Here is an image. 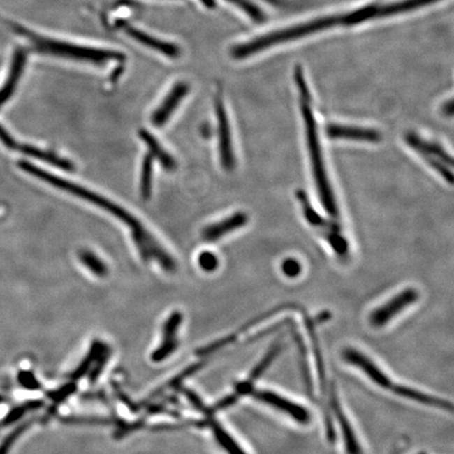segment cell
<instances>
[{
	"instance_id": "1",
	"label": "cell",
	"mask_w": 454,
	"mask_h": 454,
	"mask_svg": "<svg viewBox=\"0 0 454 454\" xmlns=\"http://www.w3.org/2000/svg\"><path fill=\"white\" fill-rule=\"evenodd\" d=\"M18 166L28 174L49 183L52 186L57 187L61 191H68V193H72V195L76 196L80 199L87 200L89 203L106 210L112 216H115L116 218L119 219L124 224L130 227L133 239H134V242L136 243L137 249H138L142 260H145V262L156 261L168 272H174L176 270V263H175L174 259L162 249L161 245L145 230V226L134 216H132L128 210L122 208V206L114 203V202L106 199V198L102 197V196L98 195V193H94V191L80 186V185L75 184L71 181L64 180V179L59 178L55 175L50 174V173L41 170L38 166H34L30 162H18Z\"/></svg>"
},
{
	"instance_id": "2",
	"label": "cell",
	"mask_w": 454,
	"mask_h": 454,
	"mask_svg": "<svg viewBox=\"0 0 454 454\" xmlns=\"http://www.w3.org/2000/svg\"><path fill=\"white\" fill-rule=\"evenodd\" d=\"M293 79L299 93L300 110L305 124L306 142H307L308 154H309L310 164H312V175L316 183V191L324 210L333 217L339 216V208L335 202V195L329 182L328 175L325 166L323 157L322 147L318 135L316 117L312 108V98L310 95L309 87L306 81L305 74L301 66H297L293 70Z\"/></svg>"
},
{
	"instance_id": "3",
	"label": "cell",
	"mask_w": 454,
	"mask_h": 454,
	"mask_svg": "<svg viewBox=\"0 0 454 454\" xmlns=\"http://www.w3.org/2000/svg\"><path fill=\"white\" fill-rule=\"evenodd\" d=\"M3 26L10 29L16 35L18 34L30 41L35 51L41 54H45V55L56 56V57L94 64H104L110 61H124L126 58L120 52L85 47V45H74V43H66V41L41 36L36 33L31 32L28 29L22 28L20 24H11L10 22H3Z\"/></svg>"
},
{
	"instance_id": "4",
	"label": "cell",
	"mask_w": 454,
	"mask_h": 454,
	"mask_svg": "<svg viewBox=\"0 0 454 454\" xmlns=\"http://www.w3.org/2000/svg\"><path fill=\"white\" fill-rule=\"evenodd\" d=\"M341 18H342V14L324 16V17L316 18V20H309L304 24H297V26L268 33V34L257 37L253 41L236 45L230 51V55L234 59H245V58L256 55L268 47L295 41V39L303 38L308 35L328 30V29H332L335 27L342 26Z\"/></svg>"
},
{
	"instance_id": "5",
	"label": "cell",
	"mask_w": 454,
	"mask_h": 454,
	"mask_svg": "<svg viewBox=\"0 0 454 454\" xmlns=\"http://www.w3.org/2000/svg\"><path fill=\"white\" fill-rule=\"evenodd\" d=\"M298 202L301 206L302 214L307 221L308 224L318 233V236L328 243L335 255L345 258L349 254V244L347 239L343 236L341 227L335 221L324 218L316 212V208L310 203L307 193L302 189H298Z\"/></svg>"
},
{
	"instance_id": "6",
	"label": "cell",
	"mask_w": 454,
	"mask_h": 454,
	"mask_svg": "<svg viewBox=\"0 0 454 454\" xmlns=\"http://www.w3.org/2000/svg\"><path fill=\"white\" fill-rule=\"evenodd\" d=\"M405 141L410 149L424 159L429 166L439 173L449 184L453 183V160L451 156L437 143L426 140L416 133L405 135Z\"/></svg>"
},
{
	"instance_id": "7",
	"label": "cell",
	"mask_w": 454,
	"mask_h": 454,
	"mask_svg": "<svg viewBox=\"0 0 454 454\" xmlns=\"http://www.w3.org/2000/svg\"><path fill=\"white\" fill-rule=\"evenodd\" d=\"M214 112H216L217 122H218L221 164L225 170L230 172L234 170L236 160H235L234 149H233L230 122L227 117L221 91H218L216 98H214Z\"/></svg>"
},
{
	"instance_id": "8",
	"label": "cell",
	"mask_w": 454,
	"mask_h": 454,
	"mask_svg": "<svg viewBox=\"0 0 454 454\" xmlns=\"http://www.w3.org/2000/svg\"><path fill=\"white\" fill-rule=\"evenodd\" d=\"M418 299V293L416 289H405V291L397 293L393 299L389 300L384 305L374 309L369 318L370 323L374 327L384 326L385 324L390 322L393 316L399 314L408 306L412 305Z\"/></svg>"
},
{
	"instance_id": "9",
	"label": "cell",
	"mask_w": 454,
	"mask_h": 454,
	"mask_svg": "<svg viewBox=\"0 0 454 454\" xmlns=\"http://www.w3.org/2000/svg\"><path fill=\"white\" fill-rule=\"evenodd\" d=\"M249 395L255 397L258 401L263 402L268 405L272 406L274 409L280 410L283 413L291 416L293 420H297L300 424H308L310 420L309 411L303 406L289 401L286 397H281L277 393L270 390H257L251 389Z\"/></svg>"
},
{
	"instance_id": "10",
	"label": "cell",
	"mask_w": 454,
	"mask_h": 454,
	"mask_svg": "<svg viewBox=\"0 0 454 454\" xmlns=\"http://www.w3.org/2000/svg\"><path fill=\"white\" fill-rule=\"evenodd\" d=\"M182 320V314L175 312L168 316V320L164 323L161 344L154 351L151 357L155 363H160V362L168 359L178 349V331Z\"/></svg>"
},
{
	"instance_id": "11",
	"label": "cell",
	"mask_w": 454,
	"mask_h": 454,
	"mask_svg": "<svg viewBox=\"0 0 454 454\" xmlns=\"http://www.w3.org/2000/svg\"><path fill=\"white\" fill-rule=\"evenodd\" d=\"M325 134L328 138L337 139V140L359 141V142L368 143H378L382 140V135L374 129L347 126V124H328L325 128Z\"/></svg>"
},
{
	"instance_id": "12",
	"label": "cell",
	"mask_w": 454,
	"mask_h": 454,
	"mask_svg": "<svg viewBox=\"0 0 454 454\" xmlns=\"http://www.w3.org/2000/svg\"><path fill=\"white\" fill-rule=\"evenodd\" d=\"M118 26L128 36L136 41L137 43L145 45V47H149V49L154 50V51L158 52V53L162 54L166 57L177 58L180 56V49H179L178 45H174V43H168V41H162V39L157 38V37L152 36L145 31L135 28L129 22H119Z\"/></svg>"
},
{
	"instance_id": "13",
	"label": "cell",
	"mask_w": 454,
	"mask_h": 454,
	"mask_svg": "<svg viewBox=\"0 0 454 454\" xmlns=\"http://www.w3.org/2000/svg\"><path fill=\"white\" fill-rule=\"evenodd\" d=\"M343 358L347 363L360 368L372 382L385 389H393L395 386L390 379L361 351L355 349H346L343 351Z\"/></svg>"
},
{
	"instance_id": "14",
	"label": "cell",
	"mask_w": 454,
	"mask_h": 454,
	"mask_svg": "<svg viewBox=\"0 0 454 454\" xmlns=\"http://www.w3.org/2000/svg\"><path fill=\"white\" fill-rule=\"evenodd\" d=\"M189 85L185 82H178L170 89L161 105L157 108L152 116V122L157 128H161L170 119L173 112L178 108L183 98L189 94Z\"/></svg>"
},
{
	"instance_id": "15",
	"label": "cell",
	"mask_w": 454,
	"mask_h": 454,
	"mask_svg": "<svg viewBox=\"0 0 454 454\" xmlns=\"http://www.w3.org/2000/svg\"><path fill=\"white\" fill-rule=\"evenodd\" d=\"M247 222H249V216L245 212H235L234 214L228 218H225L224 220L206 226L202 233V237L207 242H214V241L223 238L225 235L240 230L241 227L247 224Z\"/></svg>"
},
{
	"instance_id": "16",
	"label": "cell",
	"mask_w": 454,
	"mask_h": 454,
	"mask_svg": "<svg viewBox=\"0 0 454 454\" xmlns=\"http://www.w3.org/2000/svg\"><path fill=\"white\" fill-rule=\"evenodd\" d=\"M330 399L333 413H335L337 423H339V427H341V431H342L347 454H363V450H362L361 446H360L359 441H358L355 431H353L349 418L345 416L342 407H341V404H339V399H337L335 386H332V388H331Z\"/></svg>"
},
{
	"instance_id": "17",
	"label": "cell",
	"mask_w": 454,
	"mask_h": 454,
	"mask_svg": "<svg viewBox=\"0 0 454 454\" xmlns=\"http://www.w3.org/2000/svg\"><path fill=\"white\" fill-rule=\"evenodd\" d=\"M27 62V53L24 50L20 49L14 54L13 61H12L11 70H10L9 77L6 80L3 89H0V108H3L8 100L12 97L20 77L24 72V66Z\"/></svg>"
},
{
	"instance_id": "18",
	"label": "cell",
	"mask_w": 454,
	"mask_h": 454,
	"mask_svg": "<svg viewBox=\"0 0 454 454\" xmlns=\"http://www.w3.org/2000/svg\"><path fill=\"white\" fill-rule=\"evenodd\" d=\"M437 1H439V0H400L397 3L378 5L376 20L391 17V16L397 15V14L414 11V10L420 9V8L432 5Z\"/></svg>"
},
{
	"instance_id": "19",
	"label": "cell",
	"mask_w": 454,
	"mask_h": 454,
	"mask_svg": "<svg viewBox=\"0 0 454 454\" xmlns=\"http://www.w3.org/2000/svg\"><path fill=\"white\" fill-rule=\"evenodd\" d=\"M391 391L395 393V395H400V397L412 400V401L424 404V405L432 406V407L441 408V409H448L449 411H453V406L449 402L445 401V400L437 399V397H430V395H425V393L414 390V389L409 388V387L395 385L393 389H391Z\"/></svg>"
},
{
	"instance_id": "20",
	"label": "cell",
	"mask_w": 454,
	"mask_h": 454,
	"mask_svg": "<svg viewBox=\"0 0 454 454\" xmlns=\"http://www.w3.org/2000/svg\"><path fill=\"white\" fill-rule=\"evenodd\" d=\"M110 351V347L108 346L105 343L101 342V341H94L91 343V347H89V353H87V357L83 359V361L79 364L78 367L70 374V379L73 381L80 380L85 374H89V372H91V368L95 365L96 362L98 361L100 357L103 355L106 351Z\"/></svg>"
},
{
	"instance_id": "21",
	"label": "cell",
	"mask_w": 454,
	"mask_h": 454,
	"mask_svg": "<svg viewBox=\"0 0 454 454\" xmlns=\"http://www.w3.org/2000/svg\"><path fill=\"white\" fill-rule=\"evenodd\" d=\"M139 137L147 145L152 157L154 159H157L163 166L164 170L172 172L176 168V162H175L174 158L170 154L166 153V149L160 145V143L156 140L155 137L151 133L145 130H140L139 131Z\"/></svg>"
},
{
	"instance_id": "22",
	"label": "cell",
	"mask_w": 454,
	"mask_h": 454,
	"mask_svg": "<svg viewBox=\"0 0 454 454\" xmlns=\"http://www.w3.org/2000/svg\"><path fill=\"white\" fill-rule=\"evenodd\" d=\"M22 153L26 155L31 156V157L36 158V159L41 160V161L47 162V163L52 164V166H57L64 170L68 172H73L74 170V166L72 162L68 161L66 158L59 157L56 154L52 152L43 151V149H38V147H32V145H18L17 147Z\"/></svg>"
},
{
	"instance_id": "23",
	"label": "cell",
	"mask_w": 454,
	"mask_h": 454,
	"mask_svg": "<svg viewBox=\"0 0 454 454\" xmlns=\"http://www.w3.org/2000/svg\"><path fill=\"white\" fill-rule=\"evenodd\" d=\"M208 424L214 433V439L219 445L227 452V454H247V452L239 446V444L233 439L232 435L227 432L212 416H208Z\"/></svg>"
},
{
	"instance_id": "24",
	"label": "cell",
	"mask_w": 454,
	"mask_h": 454,
	"mask_svg": "<svg viewBox=\"0 0 454 454\" xmlns=\"http://www.w3.org/2000/svg\"><path fill=\"white\" fill-rule=\"evenodd\" d=\"M314 322L316 320L305 316L306 329H307L308 335L312 341V349H314V359H316V369H318V380L321 383V388L324 393H326V376H325L324 361H323L322 351H321L318 339L316 337V330H314Z\"/></svg>"
},
{
	"instance_id": "25",
	"label": "cell",
	"mask_w": 454,
	"mask_h": 454,
	"mask_svg": "<svg viewBox=\"0 0 454 454\" xmlns=\"http://www.w3.org/2000/svg\"><path fill=\"white\" fill-rule=\"evenodd\" d=\"M282 351V343L279 341V342L274 343L272 345V349L268 351L265 356H264L262 361H260V363L254 368L253 372H251V376H249V380L247 381V384L249 386H254L256 381H258V379L260 376H263L264 372H266L268 367H270V364L272 363L274 359H276L277 356L281 353Z\"/></svg>"
},
{
	"instance_id": "26",
	"label": "cell",
	"mask_w": 454,
	"mask_h": 454,
	"mask_svg": "<svg viewBox=\"0 0 454 454\" xmlns=\"http://www.w3.org/2000/svg\"><path fill=\"white\" fill-rule=\"evenodd\" d=\"M153 166L154 158L152 157L151 154H149L143 159L142 168H141L140 193L145 200L151 198L152 191H153Z\"/></svg>"
},
{
	"instance_id": "27",
	"label": "cell",
	"mask_w": 454,
	"mask_h": 454,
	"mask_svg": "<svg viewBox=\"0 0 454 454\" xmlns=\"http://www.w3.org/2000/svg\"><path fill=\"white\" fill-rule=\"evenodd\" d=\"M79 259L81 263L94 274L98 277H104L108 274V268L101 259L97 257L91 251L83 249L79 253Z\"/></svg>"
},
{
	"instance_id": "28",
	"label": "cell",
	"mask_w": 454,
	"mask_h": 454,
	"mask_svg": "<svg viewBox=\"0 0 454 454\" xmlns=\"http://www.w3.org/2000/svg\"><path fill=\"white\" fill-rule=\"evenodd\" d=\"M295 341L298 343V349L300 353V364H301V372L303 374L304 382H305L306 389L310 399L314 400V387H312V376H310L309 367H308L307 359H306L305 346L303 344V339L299 333H295Z\"/></svg>"
},
{
	"instance_id": "29",
	"label": "cell",
	"mask_w": 454,
	"mask_h": 454,
	"mask_svg": "<svg viewBox=\"0 0 454 454\" xmlns=\"http://www.w3.org/2000/svg\"><path fill=\"white\" fill-rule=\"evenodd\" d=\"M226 1L240 8L254 22H263L265 20V15H264L263 12L251 0H226Z\"/></svg>"
},
{
	"instance_id": "30",
	"label": "cell",
	"mask_w": 454,
	"mask_h": 454,
	"mask_svg": "<svg viewBox=\"0 0 454 454\" xmlns=\"http://www.w3.org/2000/svg\"><path fill=\"white\" fill-rule=\"evenodd\" d=\"M198 264L204 272H212L218 268L219 260L217 256L210 251H203L198 257Z\"/></svg>"
},
{
	"instance_id": "31",
	"label": "cell",
	"mask_w": 454,
	"mask_h": 454,
	"mask_svg": "<svg viewBox=\"0 0 454 454\" xmlns=\"http://www.w3.org/2000/svg\"><path fill=\"white\" fill-rule=\"evenodd\" d=\"M75 390H76V386H75L74 383H71V384L64 385V387L57 389V390L50 391L47 397H49L54 403L60 404L61 402H64L66 397H70L72 393H74Z\"/></svg>"
},
{
	"instance_id": "32",
	"label": "cell",
	"mask_w": 454,
	"mask_h": 454,
	"mask_svg": "<svg viewBox=\"0 0 454 454\" xmlns=\"http://www.w3.org/2000/svg\"><path fill=\"white\" fill-rule=\"evenodd\" d=\"M281 268H282L283 274L288 277V278H295L302 272L301 264H300L298 260L293 259V258H287V259H285L282 262Z\"/></svg>"
},
{
	"instance_id": "33",
	"label": "cell",
	"mask_w": 454,
	"mask_h": 454,
	"mask_svg": "<svg viewBox=\"0 0 454 454\" xmlns=\"http://www.w3.org/2000/svg\"><path fill=\"white\" fill-rule=\"evenodd\" d=\"M18 381L24 388L30 390H38L41 388V383L35 378L34 374L31 372H22L18 374Z\"/></svg>"
},
{
	"instance_id": "34",
	"label": "cell",
	"mask_w": 454,
	"mask_h": 454,
	"mask_svg": "<svg viewBox=\"0 0 454 454\" xmlns=\"http://www.w3.org/2000/svg\"><path fill=\"white\" fill-rule=\"evenodd\" d=\"M182 393H184L185 395H186L187 400H189V403L191 404V405L193 406V407L196 408V409L199 410V411L203 412V413H205L206 416H212V413H210V409H208L207 407H206L205 405H204L203 402H202V400L200 399L199 397H198L197 395H196L193 391L189 390V389H182Z\"/></svg>"
},
{
	"instance_id": "35",
	"label": "cell",
	"mask_w": 454,
	"mask_h": 454,
	"mask_svg": "<svg viewBox=\"0 0 454 454\" xmlns=\"http://www.w3.org/2000/svg\"><path fill=\"white\" fill-rule=\"evenodd\" d=\"M0 141L6 145V147H9L11 149H17L18 143L10 136L9 133L0 126Z\"/></svg>"
},
{
	"instance_id": "36",
	"label": "cell",
	"mask_w": 454,
	"mask_h": 454,
	"mask_svg": "<svg viewBox=\"0 0 454 454\" xmlns=\"http://www.w3.org/2000/svg\"><path fill=\"white\" fill-rule=\"evenodd\" d=\"M441 112H443L444 115L451 117L453 115V100L450 99L446 101L441 106Z\"/></svg>"
},
{
	"instance_id": "37",
	"label": "cell",
	"mask_w": 454,
	"mask_h": 454,
	"mask_svg": "<svg viewBox=\"0 0 454 454\" xmlns=\"http://www.w3.org/2000/svg\"><path fill=\"white\" fill-rule=\"evenodd\" d=\"M264 1L272 6H281L283 3V0H264Z\"/></svg>"
},
{
	"instance_id": "38",
	"label": "cell",
	"mask_w": 454,
	"mask_h": 454,
	"mask_svg": "<svg viewBox=\"0 0 454 454\" xmlns=\"http://www.w3.org/2000/svg\"><path fill=\"white\" fill-rule=\"evenodd\" d=\"M202 135L205 137H208L210 135V128L208 126H203L202 128Z\"/></svg>"
},
{
	"instance_id": "39",
	"label": "cell",
	"mask_w": 454,
	"mask_h": 454,
	"mask_svg": "<svg viewBox=\"0 0 454 454\" xmlns=\"http://www.w3.org/2000/svg\"><path fill=\"white\" fill-rule=\"evenodd\" d=\"M420 454H424V453H420Z\"/></svg>"
}]
</instances>
